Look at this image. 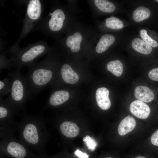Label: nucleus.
I'll return each mask as SVG.
<instances>
[{
  "instance_id": "f257e3e1",
  "label": "nucleus",
  "mask_w": 158,
  "mask_h": 158,
  "mask_svg": "<svg viewBox=\"0 0 158 158\" xmlns=\"http://www.w3.org/2000/svg\"><path fill=\"white\" fill-rule=\"evenodd\" d=\"M31 65L25 78L32 95L42 90L53 79L54 71L46 60Z\"/></svg>"
},
{
  "instance_id": "f03ea898",
  "label": "nucleus",
  "mask_w": 158,
  "mask_h": 158,
  "mask_svg": "<svg viewBox=\"0 0 158 158\" xmlns=\"http://www.w3.org/2000/svg\"><path fill=\"white\" fill-rule=\"evenodd\" d=\"M8 75L11 86L9 96L5 101L12 107L20 108L27 100L31 98L32 95L20 70H14L8 73Z\"/></svg>"
},
{
  "instance_id": "7ed1b4c3",
  "label": "nucleus",
  "mask_w": 158,
  "mask_h": 158,
  "mask_svg": "<svg viewBox=\"0 0 158 158\" xmlns=\"http://www.w3.org/2000/svg\"><path fill=\"white\" fill-rule=\"evenodd\" d=\"M45 51L44 46L39 45L34 46L17 55L13 58L16 66L14 70H20L23 66L29 65L36 58L44 54Z\"/></svg>"
},
{
  "instance_id": "20e7f679",
  "label": "nucleus",
  "mask_w": 158,
  "mask_h": 158,
  "mask_svg": "<svg viewBox=\"0 0 158 158\" xmlns=\"http://www.w3.org/2000/svg\"><path fill=\"white\" fill-rule=\"evenodd\" d=\"M5 153L11 158H26L29 155L24 146L14 141H11L8 144Z\"/></svg>"
},
{
  "instance_id": "39448f33",
  "label": "nucleus",
  "mask_w": 158,
  "mask_h": 158,
  "mask_svg": "<svg viewBox=\"0 0 158 158\" xmlns=\"http://www.w3.org/2000/svg\"><path fill=\"white\" fill-rule=\"evenodd\" d=\"M130 110L134 116L142 119L147 118L150 112L149 107L145 103L138 100L134 101L130 104Z\"/></svg>"
},
{
  "instance_id": "423d86ee",
  "label": "nucleus",
  "mask_w": 158,
  "mask_h": 158,
  "mask_svg": "<svg viewBox=\"0 0 158 158\" xmlns=\"http://www.w3.org/2000/svg\"><path fill=\"white\" fill-rule=\"evenodd\" d=\"M23 136L27 142L33 145L37 143L39 140V132L37 126L32 123L26 125L23 130Z\"/></svg>"
},
{
  "instance_id": "0eeeda50",
  "label": "nucleus",
  "mask_w": 158,
  "mask_h": 158,
  "mask_svg": "<svg viewBox=\"0 0 158 158\" xmlns=\"http://www.w3.org/2000/svg\"><path fill=\"white\" fill-rule=\"evenodd\" d=\"M109 92L106 88H98L96 92L95 96L98 106L102 109L107 110L111 106V102L109 96Z\"/></svg>"
},
{
  "instance_id": "6e6552de",
  "label": "nucleus",
  "mask_w": 158,
  "mask_h": 158,
  "mask_svg": "<svg viewBox=\"0 0 158 158\" xmlns=\"http://www.w3.org/2000/svg\"><path fill=\"white\" fill-rule=\"evenodd\" d=\"M65 17L63 12L61 9H58L54 11L49 22L51 30L53 31L60 30L63 26Z\"/></svg>"
},
{
  "instance_id": "1a4fd4ad",
  "label": "nucleus",
  "mask_w": 158,
  "mask_h": 158,
  "mask_svg": "<svg viewBox=\"0 0 158 158\" xmlns=\"http://www.w3.org/2000/svg\"><path fill=\"white\" fill-rule=\"evenodd\" d=\"M134 95L136 99L144 102H150L154 97L152 91L148 87L142 85H139L135 88Z\"/></svg>"
},
{
  "instance_id": "9d476101",
  "label": "nucleus",
  "mask_w": 158,
  "mask_h": 158,
  "mask_svg": "<svg viewBox=\"0 0 158 158\" xmlns=\"http://www.w3.org/2000/svg\"><path fill=\"white\" fill-rule=\"evenodd\" d=\"M62 80L66 83L73 84L77 83L79 79L78 75L68 64L63 65L60 71Z\"/></svg>"
},
{
  "instance_id": "9b49d317",
  "label": "nucleus",
  "mask_w": 158,
  "mask_h": 158,
  "mask_svg": "<svg viewBox=\"0 0 158 158\" xmlns=\"http://www.w3.org/2000/svg\"><path fill=\"white\" fill-rule=\"evenodd\" d=\"M69 97V94L64 90L55 91L50 95L48 100L49 105L53 106L61 105L68 100Z\"/></svg>"
},
{
  "instance_id": "f8f14e48",
  "label": "nucleus",
  "mask_w": 158,
  "mask_h": 158,
  "mask_svg": "<svg viewBox=\"0 0 158 158\" xmlns=\"http://www.w3.org/2000/svg\"><path fill=\"white\" fill-rule=\"evenodd\" d=\"M136 122L133 117L128 116L124 118L120 123L118 129V134L124 135L133 130L135 127Z\"/></svg>"
},
{
  "instance_id": "ddd939ff",
  "label": "nucleus",
  "mask_w": 158,
  "mask_h": 158,
  "mask_svg": "<svg viewBox=\"0 0 158 158\" xmlns=\"http://www.w3.org/2000/svg\"><path fill=\"white\" fill-rule=\"evenodd\" d=\"M60 130L63 135L70 138L76 137L79 132V128L75 123L68 121L63 122L60 126Z\"/></svg>"
},
{
  "instance_id": "4468645a",
  "label": "nucleus",
  "mask_w": 158,
  "mask_h": 158,
  "mask_svg": "<svg viewBox=\"0 0 158 158\" xmlns=\"http://www.w3.org/2000/svg\"><path fill=\"white\" fill-rule=\"evenodd\" d=\"M41 13V4L40 1L30 0L27 9V13L29 17L33 20H37L40 17Z\"/></svg>"
},
{
  "instance_id": "2eb2a0df",
  "label": "nucleus",
  "mask_w": 158,
  "mask_h": 158,
  "mask_svg": "<svg viewBox=\"0 0 158 158\" xmlns=\"http://www.w3.org/2000/svg\"><path fill=\"white\" fill-rule=\"evenodd\" d=\"M115 41L114 36L110 34L103 35L98 42L95 48L96 51L101 53L106 50Z\"/></svg>"
},
{
  "instance_id": "dca6fc26",
  "label": "nucleus",
  "mask_w": 158,
  "mask_h": 158,
  "mask_svg": "<svg viewBox=\"0 0 158 158\" xmlns=\"http://www.w3.org/2000/svg\"><path fill=\"white\" fill-rule=\"evenodd\" d=\"M131 45L135 50L143 54H149L152 51L151 46L138 38H135L133 40Z\"/></svg>"
},
{
  "instance_id": "f3484780",
  "label": "nucleus",
  "mask_w": 158,
  "mask_h": 158,
  "mask_svg": "<svg viewBox=\"0 0 158 158\" xmlns=\"http://www.w3.org/2000/svg\"><path fill=\"white\" fill-rule=\"evenodd\" d=\"M82 40V37L79 32H76L67 38L66 41L67 46L70 48L73 52H77L80 49V44Z\"/></svg>"
},
{
  "instance_id": "a211bd4d",
  "label": "nucleus",
  "mask_w": 158,
  "mask_h": 158,
  "mask_svg": "<svg viewBox=\"0 0 158 158\" xmlns=\"http://www.w3.org/2000/svg\"><path fill=\"white\" fill-rule=\"evenodd\" d=\"M151 14L150 9L141 6L138 7L133 13V19L135 22H140L149 18Z\"/></svg>"
},
{
  "instance_id": "6ab92c4d",
  "label": "nucleus",
  "mask_w": 158,
  "mask_h": 158,
  "mask_svg": "<svg viewBox=\"0 0 158 158\" xmlns=\"http://www.w3.org/2000/svg\"><path fill=\"white\" fill-rule=\"evenodd\" d=\"M107 68L108 71L117 77L121 75L123 71L122 64L118 60L109 62L107 65Z\"/></svg>"
},
{
  "instance_id": "aec40b11",
  "label": "nucleus",
  "mask_w": 158,
  "mask_h": 158,
  "mask_svg": "<svg viewBox=\"0 0 158 158\" xmlns=\"http://www.w3.org/2000/svg\"><path fill=\"white\" fill-rule=\"evenodd\" d=\"M94 2L97 8L102 12L111 13L115 10V6L114 4L107 0H95Z\"/></svg>"
},
{
  "instance_id": "412c9836",
  "label": "nucleus",
  "mask_w": 158,
  "mask_h": 158,
  "mask_svg": "<svg viewBox=\"0 0 158 158\" xmlns=\"http://www.w3.org/2000/svg\"><path fill=\"white\" fill-rule=\"evenodd\" d=\"M105 21L106 26L112 29L119 30L124 27L123 22L118 18L114 16L107 18Z\"/></svg>"
},
{
  "instance_id": "4be33fe9",
  "label": "nucleus",
  "mask_w": 158,
  "mask_h": 158,
  "mask_svg": "<svg viewBox=\"0 0 158 158\" xmlns=\"http://www.w3.org/2000/svg\"><path fill=\"white\" fill-rule=\"evenodd\" d=\"M11 86V82L10 78H6L0 80V96L6 95L10 93Z\"/></svg>"
},
{
  "instance_id": "5701e85b",
  "label": "nucleus",
  "mask_w": 158,
  "mask_h": 158,
  "mask_svg": "<svg viewBox=\"0 0 158 158\" xmlns=\"http://www.w3.org/2000/svg\"><path fill=\"white\" fill-rule=\"evenodd\" d=\"M140 35L142 40L148 44L150 46L156 47L158 46L157 42L152 39L147 34V31L145 29L140 30Z\"/></svg>"
},
{
  "instance_id": "b1692460",
  "label": "nucleus",
  "mask_w": 158,
  "mask_h": 158,
  "mask_svg": "<svg viewBox=\"0 0 158 158\" xmlns=\"http://www.w3.org/2000/svg\"><path fill=\"white\" fill-rule=\"evenodd\" d=\"M83 141L88 149L92 151L95 150L97 145L95 139L89 135H87L83 138Z\"/></svg>"
},
{
  "instance_id": "393cba45",
  "label": "nucleus",
  "mask_w": 158,
  "mask_h": 158,
  "mask_svg": "<svg viewBox=\"0 0 158 158\" xmlns=\"http://www.w3.org/2000/svg\"><path fill=\"white\" fill-rule=\"evenodd\" d=\"M148 76L150 79L158 81V68L151 70L148 73Z\"/></svg>"
},
{
  "instance_id": "a878e982",
  "label": "nucleus",
  "mask_w": 158,
  "mask_h": 158,
  "mask_svg": "<svg viewBox=\"0 0 158 158\" xmlns=\"http://www.w3.org/2000/svg\"><path fill=\"white\" fill-rule=\"evenodd\" d=\"M151 141L153 145L158 146V129L152 135Z\"/></svg>"
},
{
  "instance_id": "bb28decb",
  "label": "nucleus",
  "mask_w": 158,
  "mask_h": 158,
  "mask_svg": "<svg viewBox=\"0 0 158 158\" xmlns=\"http://www.w3.org/2000/svg\"><path fill=\"white\" fill-rule=\"evenodd\" d=\"M75 154L79 158H89V155L85 152H83L78 149L74 152Z\"/></svg>"
},
{
  "instance_id": "cd10ccee",
  "label": "nucleus",
  "mask_w": 158,
  "mask_h": 158,
  "mask_svg": "<svg viewBox=\"0 0 158 158\" xmlns=\"http://www.w3.org/2000/svg\"><path fill=\"white\" fill-rule=\"evenodd\" d=\"M135 158H146V157L143 156H138Z\"/></svg>"
},
{
  "instance_id": "c85d7f7f",
  "label": "nucleus",
  "mask_w": 158,
  "mask_h": 158,
  "mask_svg": "<svg viewBox=\"0 0 158 158\" xmlns=\"http://www.w3.org/2000/svg\"><path fill=\"white\" fill-rule=\"evenodd\" d=\"M106 158H112L111 157H107Z\"/></svg>"
},
{
  "instance_id": "c756f323",
  "label": "nucleus",
  "mask_w": 158,
  "mask_h": 158,
  "mask_svg": "<svg viewBox=\"0 0 158 158\" xmlns=\"http://www.w3.org/2000/svg\"><path fill=\"white\" fill-rule=\"evenodd\" d=\"M156 1H157V2H158V0H155Z\"/></svg>"
},
{
  "instance_id": "7c9ffc66",
  "label": "nucleus",
  "mask_w": 158,
  "mask_h": 158,
  "mask_svg": "<svg viewBox=\"0 0 158 158\" xmlns=\"http://www.w3.org/2000/svg\"></svg>"
}]
</instances>
